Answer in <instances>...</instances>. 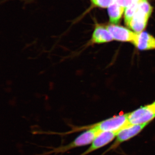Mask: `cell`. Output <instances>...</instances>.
<instances>
[{
	"mask_svg": "<svg viewBox=\"0 0 155 155\" xmlns=\"http://www.w3.org/2000/svg\"><path fill=\"white\" fill-rule=\"evenodd\" d=\"M101 132V131L96 127H91L89 129L83 131L82 133L78 136L76 138L68 144L50 148L49 150L35 155H56L63 154L77 148L88 145L91 144Z\"/></svg>",
	"mask_w": 155,
	"mask_h": 155,
	"instance_id": "6da1fadb",
	"label": "cell"
},
{
	"mask_svg": "<svg viewBox=\"0 0 155 155\" xmlns=\"http://www.w3.org/2000/svg\"><path fill=\"white\" fill-rule=\"evenodd\" d=\"M129 114H121L91 125L80 126L81 130L84 131L91 127L97 128L101 131L118 132L119 130L130 125L128 120Z\"/></svg>",
	"mask_w": 155,
	"mask_h": 155,
	"instance_id": "7a4b0ae2",
	"label": "cell"
},
{
	"mask_svg": "<svg viewBox=\"0 0 155 155\" xmlns=\"http://www.w3.org/2000/svg\"><path fill=\"white\" fill-rule=\"evenodd\" d=\"M150 122L140 124H130L118 131L116 138L113 144L107 150V151L116 149L119 145L129 140L137 135L143 130Z\"/></svg>",
	"mask_w": 155,
	"mask_h": 155,
	"instance_id": "3957f363",
	"label": "cell"
},
{
	"mask_svg": "<svg viewBox=\"0 0 155 155\" xmlns=\"http://www.w3.org/2000/svg\"><path fill=\"white\" fill-rule=\"evenodd\" d=\"M155 118V101L138 108L129 114L130 124H140L150 122Z\"/></svg>",
	"mask_w": 155,
	"mask_h": 155,
	"instance_id": "277c9868",
	"label": "cell"
},
{
	"mask_svg": "<svg viewBox=\"0 0 155 155\" xmlns=\"http://www.w3.org/2000/svg\"><path fill=\"white\" fill-rule=\"evenodd\" d=\"M114 40L122 42H130L134 43L137 33L123 26L111 24L106 26Z\"/></svg>",
	"mask_w": 155,
	"mask_h": 155,
	"instance_id": "5b68a950",
	"label": "cell"
},
{
	"mask_svg": "<svg viewBox=\"0 0 155 155\" xmlns=\"http://www.w3.org/2000/svg\"><path fill=\"white\" fill-rule=\"evenodd\" d=\"M118 132L101 131L94 139L88 148L78 155H87L105 146L116 137Z\"/></svg>",
	"mask_w": 155,
	"mask_h": 155,
	"instance_id": "8992f818",
	"label": "cell"
},
{
	"mask_svg": "<svg viewBox=\"0 0 155 155\" xmlns=\"http://www.w3.org/2000/svg\"><path fill=\"white\" fill-rule=\"evenodd\" d=\"M150 16V14L137 8L128 27L136 33H140L143 31L146 27Z\"/></svg>",
	"mask_w": 155,
	"mask_h": 155,
	"instance_id": "52a82bcc",
	"label": "cell"
},
{
	"mask_svg": "<svg viewBox=\"0 0 155 155\" xmlns=\"http://www.w3.org/2000/svg\"><path fill=\"white\" fill-rule=\"evenodd\" d=\"M113 40H114V39L106 26L105 27L103 25H96L91 39L87 45L105 43Z\"/></svg>",
	"mask_w": 155,
	"mask_h": 155,
	"instance_id": "ba28073f",
	"label": "cell"
},
{
	"mask_svg": "<svg viewBox=\"0 0 155 155\" xmlns=\"http://www.w3.org/2000/svg\"><path fill=\"white\" fill-rule=\"evenodd\" d=\"M133 44L141 51L155 49V38L146 31L137 33V37Z\"/></svg>",
	"mask_w": 155,
	"mask_h": 155,
	"instance_id": "9c48e42d",
	"label": "cell"
},
{
	"mask_svg": "<svg viewBox=\"0 0 155 155\" xmlns=\"http://www.w3.org/2000/svg\"><path fill=\"white\" fill-rule=\"evenodd\" d=\"M125 8L120 6L115 1L109 6L108 13L111 24L117 25L119 23L123 13L125 12Z\"/></svg>",
	"mask_w": 155,
	"mask_h": 155,
	"instance_id": "30bf717a",
	"label": "cell"
},
{
	"mask_svg": "<svg viewBox=\"0 0 155 155\" xmlns=\"http://www.w3.org/2000/svg\"><path fill=\"white\" fill-rule=\"evenodd\" d=\"M139 3L134 2L125 9L124 19L125 25L128 26L129 23L138 8Z\"/></svg>",
	"mask_w": 155,
	"mask_h": 155,
	"instance_id": "8fae6325",
	"label": "cell"
},
{
	"mask_svg": "<svg viewBox=\"0 0 155 155\" xmlns=\"http://www.w3.org/2000/svg\"><path fill=\"white\" fill-rule=\"evenodd\" d=\"M94 5L101 8H107L115 0H91Z\"/></svg>",
	"mask_w": 155,
	"mask_h": 155,
	"instance_id": "7c38bea8",
	"label": "cell"
},
{
	"mask_svg": "<svg viewBox=\"0 0 155 155\" xmlns=\"http://www.w3.org/2000/svg\"><path fill=\"white\" fill-rule=\"evenodd\" d=\"M117 4L126 8L134 2V0H115Z\"/></svg>",
	"mask_w": 155,
	"mask_h": 155,
	"instance_id": "4fadbf2b",
	"label": "cell"
},
{
	"mask_svg": "<svg viewBox=\"0 0 155 155\" xmlns=\"http://www.w3.org/2000/svg\"><path fill=\"white\" fill-rule=\"evenodd\" d=\"M145 1V0H134V2H136L140 3V2H143V1Z\"/></svg>",
	"mask_w": 155,
	"mask_h": 155,
	"instance_id": "5bb4252c",
	"label": "cell"
}]
</instances>
